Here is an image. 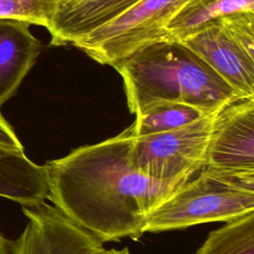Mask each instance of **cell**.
Segmentation results:
<instances>
[{
    "instance_id": "cell-9",
    "label": "cell",
    "mask_w": 254,
    "mask_h": 254,
    "mask_svg": "<svg viewBox=\"0 0 254 254\" xmlns=\"http://www.w3.org/2000/svg\"><path fill=\"white\" fill-rule=\"evenodd\" d=\"M29 26L0 19V107L15 94L41 52V43Z\"/></svg>"
},
{
    "instance_id": "cell-16",
    "label": "cell",
    "mask_w": 254,
    "mask_h": 254,
    "mask_svg": "<svg viewBox=\"0 0 254 254\" xmlns=\"http://www.w3.org/2000/svg\"><path fill=\"white\" fill-rule=\"evenodd\" d=\"M0 254H14V241L7 239L0 231Z\"/></svg>"
},
{
    "instance_id": "cell-6",
    "label": "cell",
    "mask_w": 254,
    "mask_h": 254,
    "mask_svg": "<svg viewBox=\"0 0 254 254\" xmlns=\"http://www.w3.org/2000/svg\"><path fill=\"white\" fill-rule=\"evenodd\" d=\"M188 0H140L72 45L101 64L113 66L137 49L171 39L165 28Z\"/></svg>"
},
{
    "instance_id": "cell-2",
    "label": "cell",
    "mask_w": 254,
    "mask_h": 254,
    "mask_svg": "<svg viewBox=\"0 0 254 254\" xmlns=\"http://www.w3.org/2000/svg\"><path fill=\"white\" fill-rule=\"evenodd\" d=\"M113 67L122 76L133 114L164 101L186 103L209 114L240 97L199 56L174 39L147 44Z\"/></svg>"
},
{
    "instance_id": "cell-3",
    "label": "cell",
    "mask_w": 254,
    "mask_h": 254,
    "mask_svg": "<svg viewBox=\"0 0 254 254\" xmlns=\"http://www.w3.org/2000/svg\"><path fill=\"white\" fill-rule=\"evenodd\" d=\"M254 211V173H230L203 167L148 216L144 232L183 229L212 221H230Z\"/></svg>"
},
{
    "instance_id": "cell-15",
    "label": "cell",
    "mask_w": 254,
    "mask_h": 254,
    "mask_svg": "<svg viewBox=\"0 0 254 254\" xmlns=\"http://www.w3.org/2000/svg\"><path fill=\"white\" fill-rule=\"evenodd\" d=\"M0 149L10 151H24V147L17 137L13 127L0 113Z\"/></svg>"
},
{
    "instance_id": "cell-13",
    "label": "cell",
    "mask_w": 254,
    "mask_h": 254,
    "mask_svg": "<svg viewBox=\"0 0 254 254\" xmlns=\"http://www.w3.org/2000/svg\"><path fill=\"white\" fill-rule=\"evenodd\" d=\"M195 254H254V211L209 232Z\"/></svg>"
},
{
    "instance_id": "cell-1",
    "label": "cell",
    "mask_w": 254,
    "mask_h": 254,
    "mask_svg": "<svg viewBox=\"0 0 254 254\" xmlns=\"http://www.w3.org/2000/svg\"><path fill=\"white\" fill-rule=\"evenodd\" d=\"M130 127L101 142L48 161L54 206L100 242L138 240L149 214L183 184L155 181L132 164Z\"/></svg>"
},
{
    "instance_id": "cell-5",
    "label": "cell",
    "mask_w": 254,
    "mask_h": 254,
    "mask_svg": "<svg viewBox=\"0 0 254 254\" xmlns=\"http://www.w3.org/2000/svg\"><path fill=\"white\" fill-rule=\"evenodd\" d=\"M181 42L240 96L254 95V12L219 17Z\"/></svg>"
},
{
    "instance_id": "cell-12",
    "label": "cell",
    "mask_w": 254,
    "mask_h": 254,
    "mask_svg": "<svg viewBox=\"0 0 254 254\" xmlns=\"http://www.w3.org/2000/svg\"><path fill=\"white\" fill-rule=\"evenodd\" d=\"M203 114L200 110L186 103L164 101L136 113V118L129 127L133 137L147 136L180 127Z\"/></svg>"
},
{
    "instance_id": "cell-11",
    "label": "cell",
    "mask_w": 254,
    "mask_h": 254,
    "mask_svg": "<svg viewBox=\"0 0 254 254\" xmlns=\"http://www.w3.org/2000/svg\"><path fill=\"white\" fill-rule=\"evenodd\" d=\"M241 11L254 12V0H188L173 16L165 31L171 39L183 41L211 21Z\"/></svg>"
},
{
    "instance_id": "cell-7",
    "label": "cell",
    "mask_w": 254,
    "mask_h": 254,
    "mask_svg": "<svg viewBox=\"0 0 254 254\" xmlns=\"http://www.w3.org/2000/svg\"><path fill=\"white\" fill-rule=\"evenodd\" d=\"M204 167L254 173V95L237 97L217 111Z\"/></svg>"
},
{
    "instance_id": "cell-14",
    "label": "cell",
    "mask_w": 254,
    "mask_h": 254,
    "mask_svg": "<svg viewBox=\"0 0 254 254\" xmlns=\"http://www.w3.org/2000/svg\"><path fill=\"white\" fill-rule=\"evenodd\" d=\"M58 0H0V19L49 28Z\"/></svg>"
},
{
    "instance_id": "cell-4",
    "label": "cell",
    "mask_w": 254,
    "mask_h": 254,
    "mask_svg": "<svg viewBox=\"0 0 254 254\" xmlns=\"http://www.w3.org/2000/svg\"><path fill=\"white\" fill-rule=\"evenodd\" d=\"M217 111L168 131L133 137L130 150L133 166L158 182L186 183L204 167Z\"/></svg>"
},
{
    "instance_id": "cell-10",
    "label": "cell",
    "mask_w": 254,
    "mask_h": 254,
    "mask_svg": "<svg viewBox=\"0 0 254 254\" xmlns=\"http://www.w3.org/2000/svg\"><path fill=\"white\" fill-rule=\"evenodd\" d=\"M48 194L45 165L32 162L24 151L0 149V196L32 205L45 201Z\"/></svg>"
},
{
    "instance_id": "cell-8",
    "label": "cell",
    "mask_w": 254,
    "mask_h": 254,
    "mask_svg": "<svg viewBox=\"0 0 254 254\" xmlns=\"http://www.w3.org/2000/svg\"><path fill=\"white\" fill-rule=\"evenodd\" d=\"M140 0H58L48 31L51 44H73Z\"/></svg>"
},
{
    "instance_id": "cell-17",
    "label": "cell",
    "mask_w": 254,
    "mask_h": 254,
    "mask_svg": "<svg viewBox=\"0 0 254 254\" xmlns=\"http://www.w3.org/2000/svg\"><path fill=\"white\" fill-rule=\"evenodd\" d=\"M105 254H131L128 247H124L122 249H110L106 250Z\"/></svg>"
}]
</instances>
